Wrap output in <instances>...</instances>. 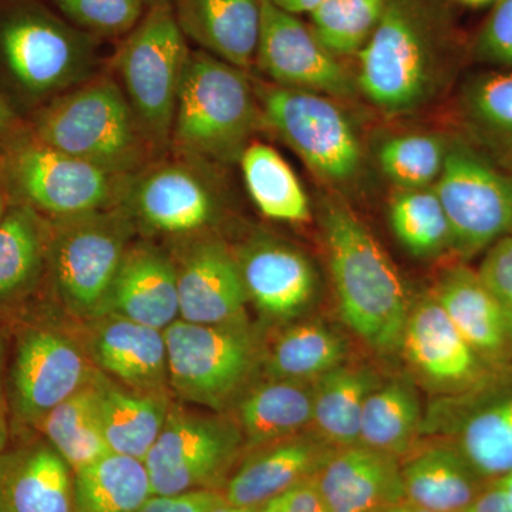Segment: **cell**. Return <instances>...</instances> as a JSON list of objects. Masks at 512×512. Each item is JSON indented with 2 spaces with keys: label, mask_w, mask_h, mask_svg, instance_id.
I'll list each match as a JSON object with an SVG mask.
<instances>
[{
  "label": "cell",
  "mask_w": 512,
  "mask_h": 512,
  "mask_svg": "<svg viewBox=\"0 0 512 512\" xmlns=\"http://www.w3.org/2000/svg\"><path fill=\"white\" fill-rule=\"evenodd\" d=\"M3 174L20 202L49 220L119 207L127 178L47 146L32 134L6 148Z\"/></svg>",
  "instance_id": "9c48e42d"
},
{
  "label": "cell",
  "mask_w": 512,
  "mask_h": 512,
  "mask_svg": "<svg viewBox=\"0 0 512 512\" xmlns=\"http://www.w3.org/2000/svg\"><path fill=\"white\" fill-rule=\"evenodd\" d=\"M264 0H175L184 35L204 52L247 70L255 64Z\"/></svg>",
  "instance_id": "cb8c5ba5"
},
{
  "label": "cell",
  "mask_w": 512,
  "mask_h": 512,
  "mask_svg": "<svg viewBox=\"0 0 512 512\" xmlns=\"http://www.w3.org/2000/svg\"><path fill=\"white\" fill-rule=\"evenodd\" d=\"M96 376L56 406L36 429L56 448L74 473L111 453L101 424Z\"/></svg>",
  "instance_id": "836d02e7"
},
{
  "label": "cell",
  "mask_w": 512,
  "mask_h": 512,
  "mask_svg": "<svg viewBox=\"0 0 512 512\" xmlns=\"http://www.w3.org/2000/svg\"><path fill=\"white\" fill-rule=\"evenodd\" d=\"M315 478L328 512H382L406 500L400 458L363 444L336 448Z\"/></svg>",
  "instance_id": "7402d4cb"
},
{
  "label": "cell",
  "mask_w": 512,
  "mask_h": 512,
  "mask_svg": "<svg viewBox=\"0 0 512 512\" xmlns=\"http://www.w3.org/2000/svg\"><path fill=\"white\" fill-rule=\"evenodd\" d=\"M348 342L322 322H301L286 328L264 353L266 379L313 382L348 362Z\"/></svg>",
  "instance_id": "1f68e13d"
},
{
  "label": "cell",
  "mask_w": 512,
  "mask_h": 512,
  "mask_svg": "<svg viewBox=\"0 0 512 512\" xmlns=\"http://www.w3.org/2000/svg\"><path fill=\"white\" fill-rule=\"evenodd\" d=\"M259 92L265 121L323 180L345 184L362 168V144L352 121L323 94L266 86Z\"/></svg>",
  "instance_id": "4fadbf2b"
},
{
  "label": "cell",
  "mask_w": 512,
  "mask_h": 512,
  "mask_svg": "<svg viewBox=\"0 0 512 512\" xmlns=\"http://www.w3.org/2000/svg\"><path fill=\"white\" fill-rule=\"evenodd\" d=\"M400 461L406 500L431 512H463L490 484L451 443L416 446Z\"/></svg>",
  "instance_id": "d4e9b609"
},
{
  "label": "cell",
  "mask_w": 512,
  "mask_h": 512,
  "mask_svg": "<svg viewBox=\"0 0 512 512\" xmlns=\"http://www.w3.org/2000/svg\"><path fill=\"white\" fill-rule=\"evenodd\" d=\"M96 373L72 332L50 323L25 326L8 369L10 424L36 430L47 414L92 382Z\"/></svg>",
  "instance_id": "7c38bea8"
},
{
  "label": "cell",
  "mask_w": 512,
  "mask_h": 512,
  "mask_svg": "<svg viewBox=\"0 0 512 512\" xmlns=\"http://www.w3.org/2000/svg\"><path fill=\"white\" fill-rule=\"evenodd\" d=\"M382 512H431L426 508H421L419 505L410 503V501L404 500L402 503L392 505V507L386 508Z\"/></svg>",
  "instance_id": "816d5d0a"
},
{
  "label": "cell",
  "mask_w": 512,
  "mask_h": 512,
  "mask_svg": "<svg viewBox=\"0 0 512 512\" xmlns=\"http://www.w3.org/2000/svg\"><path fill=\"white\" fill-rule=\"evenodd\" d=\"M9 434L8 360H6L5 342L0 335V453L8 447Z\"/></svg>",
  "instance_id": "bcb514c9"
},
{
  "label": "cell",
  "mask_w": 512,
  "mask_h": 512,
  "mask_svg": "<svg viewBox=\"0 0 512 512\" xmlns=\"http://www.w3.org/2000/svg\"><path fill=\"white\" fill-rule=\"evenodd\" d=\"M224 498L221 491L197 490L173 495H151L138 512H210Z\"/></svg>",
  "instance_id": "ee69618b"
},
{
  "label": "cell",
  "mask_w": 512,
  "mask_h": 512,
  "mask_svg": "<svg viewBox=\"0 0 512 512\" xmlns=\"http://www.w3.org/2000/svg\"><path fill=\"white\" fill-rule=\"evenodd\" d=\"M136 231L120 205L49 220L46 274L67 315H100Z\"/></svg>",
  "instance_id": "8992f818"
},
{
  "label": "cell",
  "mask_w": 512,
  "mask_h": 512,
  "mask_svg": "<svg viewBox=\"0 0 512 512\" xmlns=\"http://www.w3.org/2000/svg\"><path fill=\"white\" fill-rule=\"evenodd\" d=\"M461 117L478 143L512 160V70L478 74L461 90Z\"/></svg>",
  "instance_id": "8d00e7d4"
},
{
  "label": "cell",
  "mask_w": 512,
  "mask_h": 512,
  "mask_svg": "<svg viewBox=\"0 0 512 512\" xmlns=\"http://www.w3.org/2000/svg\"><path fill=\"white\" fill-rule=\"evenodd\" d=\"M279 9L291 13V15H302V13H311L318 8L323 0H271Z\"/></svg>",
  "instance_id": "c3c4849f"
},
{
  "label": "cell",
  "mask_w": 512,
  "mask_h": 512,
  "mask_svg": "<svg viewBox=\"0 0 512 512\" xmlns=\"http://www.w3.org/2000/svg\"><path fill=\"white\" fill-rule=\"evenodd\" d=\"M457 2L463 3V5L471 6V8H480V6L490 5L495 3L497 0H457Z\"/></svg>",
  "instance_id": "db71d44e"
},
{
  "label": "cell",
  "mask_w": 512,
  "mask_h": 512,
  "mask_svg": "<svg viewBox=\"0 0 512 512\" xmlns=\"http://www.w3.org/2000/svg\"><path fill=\"white\" fill-rule=\"evenodd\" d=\"M313 382L265 379L237 402V421L245 453L311 429Z\"/></svg>",
  "instance_id": "4316f807"
},
{
  "label": "cell",
  "mask_w": 512,
  "mask_h": 512,
  "mask_svg": "<svg viewBox=\"0 0 512 512\" xmlns=\"http://www.w3.org/2000/svg\"><path fill=\"white\" fill-rule=\"evenodd\" d=\"M473 53L480 62L512 70V0L495 2L474 40Z\"/></svg>",
  "instance_id": "b9f144b4"
},
{
  "label": "cell",
  "mask_w": 512,
  "mask_h": 512,
  "mask_svg": "<svg viewBox=\"0 0 512 512\" xmlns=\"http://www.w3.org/2000/svg\"><path fill=\"white\" fill-rule=\"evenodd\" d=\"M77 512H138L153 495L146 463L109 453L74 473Z\"/></svg>",
  "instance_id": "e575fe53"
},
{
  "label": "cell",
  "mask_w": 512,
  "mask_h": 512,
  "mask_svg": "<svg viewBox=\"0 0 512 512\" xmlns=\"http://www.w3.org/2000/svg\"><path fill=\"white\" fill-rule=\"evenodd\" d=\"M32 136L120 177L137 173L157 158L126 94L111 77L89 79L57 94L36 114Z\"/></svg>",
  "instance_id": "277c9868"
},
{
  "label": "cell",
  "mask_w": 512,
  "mask_h": 512,
  "mask_svg": "<svg viewBox=\"0 0 512 512\" xmlns=\"http://www.w3.org/2000/svg\"><path fill=\"white\" fill-rule=\"evenodd\" d=\"M100 315L120 316L158 330L173 325L180 319L174 256L153 242H131Z\"/></svg>",
  "instance_id": "44dd1931"
},
{
  "label": "cell",
  "mask_w": 512,
  "mask_h": 512,
  "mask_svg": "<svg viewBox=\"0 0 512 512\" xmlns=\"http://www.w3.org/2000/svg\"><path fill=\"white\" fill-rule=\"evenodd\" d=\"M8 211V207H6L5 198H3L2 192H0V220H2L3 215Z\"/></svg>",
  "instance_id": "11a10c76"
},
{
  "label": "cell",
  "mask_w": 512,
  "mask_h": 512,
  "mask_svg": "<svg viewBox=\"0 0 512 512\" xmlns=\"http://www.w3.org/2000/svg\"><path fill=\"white\" fill-rule=\"evenodd\" d=\"M190 53L173 3L156 0L114 56L117 83L157 158L170 147L175 106Z\"/></svg>",
  "instance_id": "5b68a950"
},
{
  "label": "cell",
  "mask_w": 512,
  "mask_h": 512,
  "mask_svg": "<svg viewBox=\"0 0 512 512\" xmlns=\"http://www.w3.org/2000/svg\"><path fill=\"white\" fill-rule=\"evenodd\" d=\"M450 46L444 0H389L356 55V86L383 113H413L439 92Z\"/></svg>",
  "instance_id": "6da1fadb"
},
{
  "label": "cell",
  "mask_w": 512,
  "mask_h": 512,
  "mask_svg": "<svg viewBox=\"0 0 512 512\" xmlns=\"http://www.w3.org/2000/svg\"><path fill=\"white\" fill-rule=\"evenodd\" d=\"M174 261L181 320L197 325H251L234 251L224 242L192 238Z\"/></svg>",
  "instance_id": "2e32d148"
},
{
  "label": "cell",
  "mask_w": 512,
  "mask_h": 512,
  "mask_svg": "<svg viewBox=\"0 0 512 512\" xmlns=\"http://www.w3.org/2000/svg\"><path fill=\"white\" fill-rule=\"evenodd\" d=\"M448 141L437 134L409 133L384 140L380 167L400 190L433 187L446 163Z\"/></svg>",
  "instance_id": "ab89813d"
},
{
  "label": "cell",
  "mask_w": 512,
  "mask_h": 512,
  "mask_svg": "<svg viewBox=\"0 0 512 512\" xmlns=\"http://www.w3.org/2000/svg\"><path fill=\"white\" fill-rule=\"evenodd\" d=\"M210 165L190 158L153 160L128 175L120 207L137 229L194 237L220 218L221 190Z\"/></svg>",
  "instance_id": "5bb4252c"
},
{
  "label": "cell",
  "mask_w": 512,
  "mask_h": 512,
  "mask_svg": "<svg viewBox=\"0 0 512 512\" xmlns=\"http://www.w3.org/2000/svg\"><path fill=\"white\" fill-rule=\"evenodd\" d=\"M477 272L503 309L512 335V235L488 248Z\"/></svg>",
  "instance_id": "7bdbcfd3"
},
{
  "label": "cell",
  "mask_w": 512,
  "mask_h": 512,
  "mask_svg": "<svg viewBox=\"0 0 512 512\" xmlns=\"http://www.w3.org/2000/svg\"><path fill=\"white\" fill-rule=\"evenodd\" d=\"M0 512H77L74 471L45 437L0 453Z\"/></svg>",
  "instance_id": "603a6c76"
},
{
  "label": "cell",
  "mask_w": 512,
  "mask_h": 512,
  "mask_svg": "<svg viewBox=\"0 0 512 512\" xmlns=\"http://www.w3.org/2000/svg\"><path fill=\"white\" fill-rule=\"evenodd\" d=\"M49 220L29 205L8 208L0 220V305L30 295L46 274Z\"/></svg>",
  "instance_id": "f546056e"
},
{
  "label": "cell",
  "mask_w": 512,
  "mask_h": 512,
  "mask_svg": "<svg viewBox=\"0 0 512 512\" xmlns=\"http://www.w3.org/2000/svg\"><path fill=\"white\" fill-rule=\"evenodd\" d=\"M255 64L275 86L338 99L355 92L339 57L316 39L309 26L271 0H264Z\"/></svg>",
  "instance_id": "9a60e30c"
},
{
  "label": "cell",
  "mask_w": 512,
  "mask_h": 512,
  "mask_svg": "<svg viewBox=\"0 0 512 512\" xmlns=\"http://www.w3.org/2000/svg\"><path fill=\"white\" fill-rule=\"evenodd\" d=\"M261 121L245 70L191 50L171 130L175 154L207 165L237 163Z\"/></svg>",
  "instance_id": "3957f363"
},
{
  "label": "cell",
  "mask_w": 512,
  "mask_h": 512,
  "mask_svg": "<svg viewBox=\"0 0 512 512\" xmlns=\"http://www.w3.org/2000/svg\"><path fill=\"white\" fill-rule=\"evenodd\" d=\"M210 512H261V508L237 507V505L229 504L225 501V498H222L220 503L214 505Z\"/></svg>",
  "instance_id": "f907efd6"
},
{
  "label": "cell",
  "mask_w": 512,
  "mask_h": 512,
  "mask_svg": "<svg viewBox=\"0 0 512 512\" xmlns=\"http://www.w3.org/2000/svg\"><path fill=\"white\" fill-rule=\"evenodd\" d=\"M433 187L446 211L457 254L476 255L511 234L512 173L466 141H448L446 163Z\"/></svg>",
  "instance_id": "8fae6325"
},
{
  "label": "cell",
  "mask_w": 512,
  "mask_h": 512,
  "mask_svg": "<svg viewBox=\"0 0 512 512\" xmlns=\"http://www.w3.org/2000/svg\"><path fill=\"white\" fill-rule=\"evenodd\" d=\"M424 430L419 392L412 377H394L382 382L367 397L360 420L359 444L406 457L416 447Z\"/></svg>",
  "instance_id": "4dcf8cb0"
},
{
  "label": "cell",
  "mask_w": 512,
  "mask_h": 512,
  "mask_svg": "<svg viewBox=\"0 0 512 512\" xmlns=\"http://www.w3.org/2000/svg\"><path fill=\"white\" fill-rule=\"evenodd\" d=\"M244 453V437L235 419L192 412L173 403L144 463L153 495L222 493Z\"/></svg>",
  "instance_id": "ba28073f"
},
{
  "label": "cell",
  "mask_w": 512,
  "mask_h": 512,
  "mask_svg": "<svg viewBox=\"0 0 512 512\" xmlns=\"http://www.w3.org/2000/svg\"><path fill=\"white\" fill-rule=\"evenodd\" d=\"M322 231L343 323L380 355L400 352L412 306L389 256L365 225L335 202L323 210Z\"/></svg>",
  "instance_id": "7a4b0ae2"
},
{
  "label": "cell",
  "mask_w": 512,
  "mask_h": 512,
  "mask_svg": "<svg viewBox=\"0 0 512 512\" xmlns=\"http://www.w3.org/2000/svg\"><path fill=\"white\" fill-rule=\"evenodd\" d=\"M15 126V111L10 107L8 100L0 94V136H6Z\"/></svg>",
  "instance_id": "681fc988"
},
{
  "label": "cell",
  "mask_w": 512,
  "mask_h": 512,
  "mask_svg": "<svg viewBox=\"0 0 512 512\" xmlns=\"http://www.w3.org/2000/svg\"><path fill=\"white\" fill-rule=\"evenodd\" d=\"M261 512H328V508L313 477L276 495L261 508Z\"/></svg>",
  "instance_id": "f6af8a7d"
},
{
  "label": "cell",
  "mask_w": 512,
  "mask_h": 512,
  "mask_svg": "<svg viewBox=\"0 0 512 512\" xmlns=\"http://www.w3.org/2000/svg\"><path fill=\"white\" fill-rule=\"evenodd\" d=\"M335 450L311 429L254 448L241 457L222 495L237 507L262 508L276 495L318 476Z\"/></svg>",
  "instance_id": "d6986e66"
},
{
  "label": "cell",
  "mask_w": 512,
  "mask_h": 512,
  "mask_svg": "<svg viewBox=\"0 0 512 512\" xmlns=\"http://www.w3.org/2000/svg\"><path fill=\"white\" fill-rule=\"evenodd\" d=\"M463 512H512V504L497 484L490 483Z\"/></svg>",
  "instance_id": "7dc6e473"
},
{
  "label": "cell",
  "mask_w": 512,
  "mask_h": 512,
  "mask_svg": "<svg viewBox=\"0 0 512 512\" xmlns=\"http://www.w3.org/2000/svg\"><path fill=\"white\" fill-rule=\"evenodd\" d=\"M101 424L111 453L146 461L173 406L170 392H137L97 372Z\"/></svg>",
  "instance_id": "83f0119b"
},
{
  "label": "cell",
  "mask_w": 512,
  "mask_h": 512,
  "mask_svg": "<svg viewBox=\"0 0 512 512\" xmlns=\"http://www.w3.org/2000/svg\"><path fill=\"white\" fill-rule=\"evenodd\" d=\"M248 303L264 318H298L315 301L318 272L298 248L272 237H254L234 252Z\"/></svg>",
  "instance_id": "e0dca14e"
},
{
  "label": "cell",
  "mask_w": 512,
  "mask_h": 512,
  "mask_svg": "<svg viewBox=\"0 0 512 512\" xmlns=\"http://www.w3.org/2000/svg\"><path fill=\"white\" fill-rule=\"evenodd\" d=\"M389 221L397 241L410 254L424 258L453 249L450 224L434 187L394 195Z\"/></svg>",
  "instance_id": "74e56055"
},
{
  "label": "cell",
  "mask_w": 512,
  "mask_h": 512,
  "mask_svg": "<svg viewBox=\"0 0 512 512\" xmlns=\"http://www.w3.org/2000/svg\"><path fill=\"white\" fill-rule=\"evenodd\" d=\"M0 57L20 89L46 97L89 80L94 45L40 6L18 5L0 18Z\"/></svg>",
  "instance_id": "30bf717a"
},
{
  "label": "cell",
  "mask_w": 512,
  "mask_h": 512,
  "mask_svg": "<svg viewBox=\"0 0 512 512\" xmlns=\"http://www.w3.org/2000/svg\"><path fill=\"white\" fill-rule=\"evenodd\" d=\"M77 339L92 365L137 392H170L164 330L114 315L80 322Z\"/></svg>",
  "instance_id": "ac0fdd59"
},
{
  "label": "cell",
  "mask_w": 512,
  "mask_h": 512,
  "mask_svg": "<svg viewBox=\"0 0 512 512\" xmlns=\"http://www.w3.org/2000/svg\"><path fill=\"white\" fill-rule=\"evenodd\" d=\"M164 338L171 393L214 412H224L247 392L264 362L251 325H197L178 319L164 330Z\"/></svg>",
  "instance_id": "52a82bcc"
},
{
  "label": "cell",
  "mask_w": 512,
  "mask_h": 512,
  "mask_svg": "<svg viewBox=\"0 0 512 512\" xmlns=\"http://www.w3.org/2000/svg\"><path fill=\"white\" fill-rule=\"evenodd\" d=\"M239 164L249 197L264 217L291 224L311 220V204L301 181L274 147L252 141Z\"/></svg>",
  "instance_id": "d6a6232c"
},
{
  "label": "cell",
  "mask_w": 512,
  "mask_h": 512,
  "mask_svg": "<svg viewBox=\"0 0 512 512\" xmlns=\"http://www.w3.org/2000/svg\"><path fill=\"white\" fill-rule=\"evenodd\" d=\"M413 373L430 389L454 393L480 379L483 366L434 296L410 308L402 346Z\"/></svg>",
  "instance_id": "ffe728a7"
},
{
  "label": "cell",
  "mask_w": 512,
  "mask_h": 512,
  "mask_svg": "<svg viewBox=\"0 0 512 512\" xmlns=\"http://www.w3.org/2000/svg\"><path fill=\"white\" fill-rule=\"evenodd\" d=\"M434 298L481 359L500 357L511 342L503 309L478 272L458 265L437 282Z\"/></svg>",
  "instance_id": "484cf974"
},
{
  "label": "cell",
  "mask_w": 512,
  "mask_h": 512,
  "mask_svg": "<svg viewBox=\"0 0 512 512\" xmlns=\"http://www.w3.org/2000/svg\"><path fill=\"white\" fill-rule=\"evenodd\" d=\"M64 15L87 32L127 35L144 15V0H52Z\"/></svg>",
  "instance_id": "60d3db41"
},
{
  "label": "cell",
  "mask_w": 512,
  "mask_h": 512,
  "mask_svg": "<svg viewBox=\"0 0 512 512\" xmlns=\"http://www.w3.org/2000/svg\"><path fill=\"white\" fill-rule=\"evenodd\" d=\"M493 483L497 484L504 491L512 504V471L507 476L501 477L500 480L493 481Z\"/></svg>",
  "instance_id": "f5cc1de1"
},
{
  "label": "cell",
  "mask_w": 512,
  "mask_h": 512,
  "mask_svg": "<svg viewBox=\"0 0 512 512\" xmlns=\"http://www.w3.org/2000/svg\"><path fill=\"white\" fill-rule=\"evenodd\" d=\"M451 444L487 483L511 473L512 394L485 403L464 417Z\"/></svg>",
  "instance_id": "d590c367"
},
{
  "label": "cell",
  "mask_w": 512,
  "mask_h": 512,
  "mask_svg": "<svg viewBox=\"0 0 512 512\" xmlns=\"http://www.w3.org/2000/svg\"><path fill=\"white\" fill-rule=\"evenodd\" d=\"M382 384L372 366L345 362L313 383L311 430L330 446L359 444L367 397Z\"/></svg>",
  "instance_id": "f1b7e54d"
},
{
  "label": "cell",
  "mask_w": 512,
  "mask_h": 512,
  "mask_svg": "<svg viewBox=\"0 0 512 512\" xmlns=\"http://www.w3.org/2000/svg\"><path fill=\"white\" fill-rule=\"evenodd\" d=\"M389 0H323L311 13L313 35L336 57L356 56L375 32Z\"/></svg>",
  "instance_id": "f35d334b"
}]
</instances>
